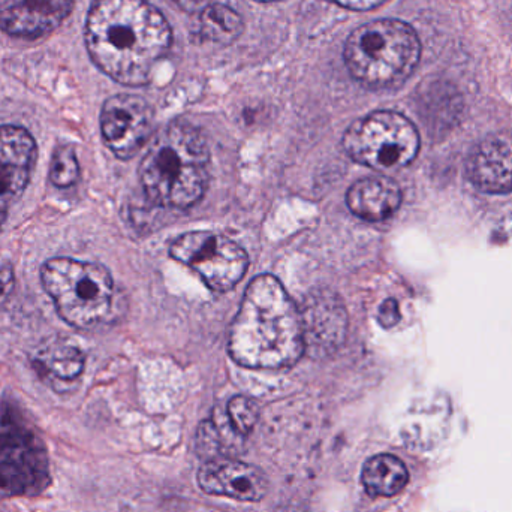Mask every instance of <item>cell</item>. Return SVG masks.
<instances>
[{
    "label": "cell",
    "mask_w": 512,
    "mask_h": 512,
    "mask_svg": "<svg viewBox=\"0 0 512 512\" xmlns=\"http://www.w3.org/2000/svg\"><path fill=\"white\" fill-rule=\"evenodd\" d=\"M346 68L367 89H391L405 83L421 59V42L414 27L382 18L357 27L343 50Z\"/></svg>",
    "instance_id": "obj_4"
},
{
    "label": "cell",
    "mask_w": 512,
    "mask_h": 512,
    "mask_svg": "<svg viewBox=\"0 0 512 512\" xmlns=\"http://www.w3.org/2000/svg\"><path fill=\"white\" fill-rule=\"evenodd\" d=\"M336 5L342 8L349 9V11H372V9L381 6L385 0H331Z\"/></svg>",
    "instance_id": "obj_23"
},
{
    "label": "cell",
    "mask_w": 512,
    "mask_h": 512,
    "mask_svg": "<svg viewBox=\"0 0 512 512\" xmlns=\"http://www.w3.org/2000/svg\"><path fill=\"white\" fill-rule=\"evenodd\" d=\"M206 138L191 123L176 120L152 138L140 167L147 197L167 209H188L203 198L209 183Z\"/></svg>",
    "instance_id": "obj_3"
},
{
    "label": "cell",
    "mask_w": 512,
    "mask_h": 512,
    "mask_svg": "<svg viewBox=\"0 0 512 512\" xmlns=\"http://www.w3.org/2000/svg\"><path fill=\"white\" fill-rule=\"evenodd\" d=\"M36 369L60 381H71L84 369V355L80 349L66 343H56L39 352L35 358Z\"/></svg>",
    "instance_id": "obj_18"
},
{
    "label": "cell",
    "mask_w": 512,
    "mask_h": 512,
    "mask_svg": "<svg viewBox=\"0 0 512 512\" xmlns=\"http://www.w3.org/2000/svg\"><path fill=\"white\" fill-rule=\"evenodd\" d=\"M177 8L182 11L188 12V14H197V12L204 11L207 6L215 3V0H170Z\"/></svg>",
    "instance_id": "obj_24"
},
{
    "label": "cell",
    "mask_w": 512,
    "mask_h": 512,
    "mask_svg": "<svg viewBox=\"0 0 512 512\" xmlns=\"http://www.w3.org/2000/svg\"><path fill=\"white\" fill-rule=\"evenodd\" d=\"M228 351L246 369H285L300 360V310L276 277L261 274L249 283L231 324Z\"/></svg>",
    "instance_id": "obj_2"
},
{
    "label": "cell",
    "mask_w": 512,
    "mask_h": 512,
    "mask_svg": "<svg viewBox=\"0 0 512 512\" xmlns=\"http://www.w3.org/2000/svg\"><path fill=\"white\" fill-rule=\"evenodd\" d=\"M15 276L14 270L9 265L0 267V304L5 303L14 291Z\"/></svg>",
    "instance_id": "obj_22"
},
{
    "label": "cell",
    "mask_w": 512,
    "mask_h": 512,
    "mask_svg": "<svg viewBox=\"0 0 512 512\" xmlns=\"http://www.w3.org/2000/svg\"><path fill=\"white\" fill-rule=\"evenodd\" d=\"M352 161L376 171L408 167L420 150L414 123L396 111H375L355 120L342 138Z\"/></svg>",
    "instance_id": "obj_6"
},
{
    "label": "cell",
    "mask_w": 512,
    "mask_h": 512,
    "mask_svg": "<svg viewBox=\"0 0 512 512\" xmlns=\"http://www.w3.org/2000/svg\"><path fill=\"white\" fill-rule=\"evenodd\" d=\"M256 2L273 3L280 2V0H256Z\"/></svg>",
    "instance_id": "obj_25"
},
{
    "label": "cell",
    "mask_w": 512,
    "mask_h": 512,
    "mask_svg": "<svg viewBox=\"0 0 512 512\" xmlns=\"http://www.w3.org/2000/svg\"><path fill=\"white\" fill-rule=\"evenodd\" d=\"M155 114L137 95L111 96L101 111V132L108 149L120 159H131L152 137Z\"/></svg>",
    "instance_id": "obj_9"
},
{
    "label": "cell",
    "mask_w": 512,
    "mask_h": 512,
    "mask_svg": "<svg viewBox=\"0 0 512 512\" xmlns=\"http://www.w3.org/2000/svg\"><path fill=\"white\" fill-rule=\"evenodd\" d=\"M361 480L370 496L391 498L405 489L409 481V472L405 463L396 456L379 454L367 460Z\"/></svg>",
    "instance_id": "obj_16"
},
{
    "label": "cell",
    "mask_w": 512,
    "mask_h": 512,
    "mask_svg": "<svg viewBox=\"0 0 512 512\" xmlns=\"http://www.w3.org/2000/svg\"><path fill=\"white\" fill-rule=\"evenodd\" d=\"M48 484L50 462L38 435L12 423L0 430V496H36Z\"/></svg>",
    "instance_id": "obj_8"
},
{
    "label": "cell",
    "mask_w": 512,
    "mask_h": 512,
    "mask_svg": "<svg viewBox=\"0 0 512 512\" xmlns=\"http://www.w3.org/2000/svg\"><path fill=\"white\" fill-rule=\"evenodd\" d=\"M80 179V165L71 146H62L54 152L50 165V182L56 188H71Z\"/></svg>",
    "instance_id": "obj_19"
},
{
    "label": "cell",
    "mask_w": 512,
    "mask_h": 512,
    "mask_svg": "<svg viewBox=\"0 0 512 512\" xmlns=\"http://www.w3.org/2000/svg\"><path fill=\"white\" fill-rule=\"evenodd\" d=\"M93 63L123 86H146L170 53L173 30L147 0H95L86 20Z\"/></svg>",
    "instance_id": "obj_1"
},
{
    "label": "cell",
    "mask_w": 512,
    "mask_h": 512,
    "mask_svg": "<svg viewBox=\"0 0 512 512\" xmlns=\"http://www.w3.org/2000/svg\"><path fill=\"white\" fill-rule=\"evenodd\" d=\"M198 484L209 495L227 496L243 502H258L267 495L264 472L233 459L209 460L198 472Z\"/></svg>",
    "instance_id": "obj_12"
},
{
    "label": "cell",
    "mask_w": 512,
    "mask_h": 512,
    "mask_svg": "<svg viewBox=\"0 0 512 512\" xmlns=\"http://www.w3.org/2000/svg\"><path fill=\"white\" fill-rule=\"evenodd\" d=\"M35 159V140L26 129L0 126V230L12 204L29 185Z\"/></svg>",
    "instance_id": "obj_11"
},
{
    "label": "cell",
    "mask_w": 512,
    "mask_h": 512,
    "mask_svg": "<svg viewBox=\"0 0 512 512\" xmlns=\"http://www.w3.org/2000/svg\"><path fill=\"white\" fill-rule=\"evenodd\" d=\"M304 352L313 358L333 354L345 340L348 313L342 300L330 291H313L300 310Z\"/></svg>",
    "instance_id": "obj_10"
},
{
    "label": "cell",
    "mask_w": 512,
    "mask_h": 512,
    "mask_svg": "<svg viewBox=\"0 0 512 512\" xmlns=\"http://www.w3.org/2000/svg\"><path fill=\"white\" fill-rule=\"evenodd\" d=\"M41 282L60 318L72 327H95L110 313L114 282L104 265L71 258L48 259L41 268Z\"/></svg>",
    "instance_id": "obj_5"
},
{
    "label": "cell",
    "mask_w": 512,
    "mask_h": 512,
    "mask_svg": "<svg viewBox=\"0 0 512 512\" xmlns=\"http://www.w3.org/2000/svg\"><path fill=\"white\" fill-rule=\"evenodd\" d=\"M468 177L483 194H511L512 137L496 134L480 141L469 155Z\"/></svg>",
    "instance_id": "obj_14"
},
{
    "label": "cell",
    "mask_w": 512,
    "mask_h": 512,
    "mask_svg": "<svg viewBox=\"0 0 512 512\" xmlns=\"http://www.w3.org/2000/svg\"><path fill=\"white\" fill-rule=\"evenodd\" d=\"M378 321L384 328H393L394 325L399 324L400 310L396 300L388 298V300L381 304L378 312Z\"/></svg>",
    "instance_id": "obj_21"
},
{
    "label": "cell",
    "mask_w": 512,
    "mask_h": 512,
    "mask_svg": "<svg viewBox=\"0 0 512 512\" xmlns=\"http://www.w3.org/2000/svg\"><path fill=\"white\" fill-rule=\"evenodd\" d=\"M170 255L197 271L204 283L216 292L233 289L243 279L249 265L245 249L212 231L183 234L174 240Z\"/></svg>",
    "instance_id": "obj_7"
},
{
    "label": "cell",
    "mask_w": 512,
    "mask_h": 512,
    "mask_svg": "<svg viewBox=\"0 0 512 512\" xmlns=\"http://www.w3.org/2000/svg\"><path fill=\"white\" fill-rule=\"evenodd\" d=\"M74 0H0V29L17 38H39L71 14Z\"/></svg>",
    "instance_id": "obj_13"
},
{
    "label": "cell",
    "mask_w": 512,
    "mask_h": 512,
    "mask_svg": "<svg viewBox=\"0 0 512 512\" xmlns=\"http://www.w3.org/2000/svg\"><path fill=\"white\" fill-rule=\"evenodd\" d=\"M346 204L357 218L367 222H381L397 212L402 204V191L388 177H366L349 188Z\"/></svg>",
    "instance_id": "obj_15"
},
{
    "label": "cell",
    "mask_w": 512,
    "mask_h": 512,
    "mask_svg": "<svg viewBox=\"0 0 512 512\" xmlns=\"http://www.w3.org/2000/svg\"><path fill=\"white\" fill-rule=\"evenodd\" d=\"M227 417L239 436H248L259 418V406L245 396L233 397L228 403Z\"/></svg>",
    "instance_id": "obj_20"
},
{
    "label": "cell",
    "mask_w": 512,
    "mask_h": 512,
    "mask_svg": "<svg viewBox=\"0 0 512 512\" xmlns=\"http://www.w3.org/2000/svg\"><path fill=\"white\" fill-rule=\"evenodd\" d=\"M245 21L236 9L215 2L200 12V33L204 39L218 45H230L242 36Z\"/></svg>",
    "instance_id": "obj_17"
}]
</instances>
